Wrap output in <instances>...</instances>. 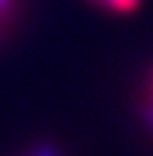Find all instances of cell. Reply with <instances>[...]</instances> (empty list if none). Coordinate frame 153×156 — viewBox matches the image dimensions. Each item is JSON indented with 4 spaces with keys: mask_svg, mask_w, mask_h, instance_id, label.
Segmentation results:
<instances>
[{
    "mask_svg": "<svg viewBox=\"0 0 153 156\" xmlns=\"http://www.w3.org/2000/svg\"><path fill=\"white\" fill-rule=\"evenodd\" d=\"M137 112L141 118L147 138L153 140V62L145 70L143 80H141V90H139V100H137Z\"/></svg>",
    "mask_w": 153,
    "mask_h": 156,
    "instance_id": "6da1fadb",
    "label": "cell"
},
{
    "mask_svg": "<svg viewBox=\"0 0 153 156\" xmlns=\"http://www.w3.org/2000/svg\"><path fill=\"white\" fill-rule=\"evenodd\" d=\"M91 2L101 10H108L113 14H129L141 4V0H91Z\"/></svg>",
    "mask_w": 153,
    "mask_h": 156,
    "instance_id": "7a4b0ae2",
    "label": "cell"
},
{
    "mask_svg": "<svg viewBox=\"0 0 153 156\" xmlns=\"http://www.w3.org/2000/svg\"><path fill=\"white\" fill-rule=\"evenodd\" d=\"M28 156H62V152H58L52 146H38L36 150L28 152Z\"/></svg>",
    "mask_w": 153,
    "mask_h": 156,
    "instance_id": "3957f363",
    "label": "cell"
},
{
    "mask_svg": "<svg viewBox=\"0 0 153 156\" xmlns=\"http://www.w3.org/2000/svg\"><path fill=\"white\" fill-rule=\"evenodd\" d=\"M12 8V0H0V22L6 18V14Z\"/></svg>",
    "mask_w": 153,
    "mask_h": 156,
    "instance_id": "277c9868",
    "label": "cell"
}]
</instances>
